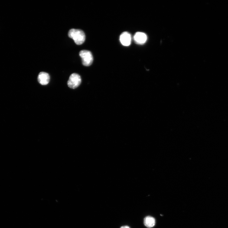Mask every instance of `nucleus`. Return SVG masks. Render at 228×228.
<instances>
[{
	"instance_id": "obj_5",
	"label": "nucleus",
	"mask_w": 228,
	"mask_h": 228,
	"mask_svg": "<svg viewBox=\"0 0 228 228\" xmlns=\"http://www.w3.org/2000/svg\"><path fill=\"white\" fill-rule=\"evenodd\" d=\"M134 40L137 44H143L145 43L147 40L146 35L141 32H137L133 37Z\"/></svg>"
},
{
	"instance_id": "obj_8",
	"label": "nucleus",
	"mask_w": 228,
	"mask_h": 228,
	"mask_svg": "<svg viewBox=\"0 0 228 228\" xmlns=\"http://www.w3.org/2000/svg\"><path fill=\"white\" fill-rule=\"evenodd\" d=\"M120 228H131L127 226H123L120 227Z\"/></svg>"
},
{
	"instance_id": "obj_2",
	"label": "nucleus",
	"mask_w": 228,
	"mask_h": 228,
	"mask_svg": "<svg viewBox=\"0 0 228 228\" xmlns=\"http://www.w3.org/2000/svg\"><path fill=\"white\" fill-rule=\"evenodd\" d=\"M79 55L82 58L83 66H89L92 64L93 61V57L90 51L85 50H82L80 51Z\"/></svg>"
},
{
	"instance_id": "obj_4",
	"label": "nucleus",
	"mask_w": 228,
	"mask_h": 228,
	"mask_svg": "<svg viewBox=\"0 0 228 228\" xmlns=\"http://www.w3.org/2000/svg\"><path fill=\"white\" fill-rule=\"evenodd\" d=\"M120 41L124 46H129L131 44L132 37L131 34L127 32H123L120 36Z\"/></svg>"
},
{
	"instance_id": "obj_6",
	"label": "nucleus",
	"mask_w": 228,
	"mask_h": 228,
	"mask_svg": "<svg viewBox=\"0 0 228 228\" xmlns=\"http://www.w3.org/2000/svg\"><path fill=\"white\" fill-rule=\"evenodd\" d=\"M50 76L49 74L45 72H41L38 76V81L42 85H45L48 84L50 81Z\"/></svg>"
},
{
	"instance_id": "obj_1",
	"label": "nucleus",
	"mask_w": 228,
	"mask_h": 228,
	"mask_svg": "<svg viewBox=\"0 0 228 228\" xmlns=\"http://www.w3.org/2000/svg\"><path fill=\"white\" fill-rule=\"evenodd\" d=\"M69 37L72 39L77 45H81L85 41L86 37L84 32L80 29H71L68 33Z\"/></svg>"
},
{
	"instance_id": "obj_7",
	"label": "nucleus",
	"mask_w": 228,
	"mask_h": 228,
	"mask_svg": "<svg viewBox=\"0 0 228 228\" xmlns=\"http://www.w3.org/2000/svg\"><path fill=\"white\" fill-rule=\"evenodd\" d=\"M155 218L151 216H147L144 219V224L148 228L153 227L155 224Z\"/></svg>"
},
{
	"instance_id": "obj_3",
	"label": "nucleus",
	"mask_w": 228,
	"mask_h": 228,
	"mask_svg": "<svg viewBox=\"0 0 228 228\" xmlns=\"http://www.w3.org/2000/svg\"><path fill=\"white\" fill-rule=\"evenodd\" d=\"M81 82L80 75L76 73H73L70 75L67 84L70 88L75 89L79 86Z\"/></svg>"
}]
</instances>
